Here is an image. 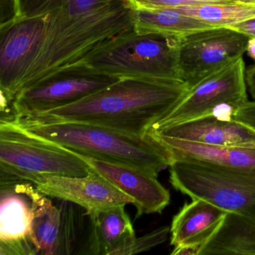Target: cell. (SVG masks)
Wrapping results in <instances>:
<instances>
[{"mask_svg": "<svg viewBox=\"0 0 255 255\" xmlns=\"http://www.w3.org/2000/svg\"><path fill=\"white\" fill-rule=\"evenodd\" d=\"M89 170L77 153L28 133L12 121H0V183L31 182L41 174L85 177Z\"/></svg>", "mask_w": 255, "mask_h": 255, "instance_id": "5b68a950", "label": "cell"}, {"mask_svg": "<svg viewBox=\"0 0 255 255\" xmlns=\"http://www.w3.org/2000/svg\"><path fill=\"white\" fill-rule=\"evenodd\" d=\"M120 79L83 65L67 68L20 90L11 103L8 119L38 116L67 107Z\"/></svg>", "mask_w": 255, "mask_h": 255, "instance_id": "ba28073f", "label": "cell"}, {"mask_svg": "<svg viewBox=\"0 0 255 255\" xmlns=\"http://www.w3.org/2000/svg\"><path fill=\"white\" fill-rule=\"evenodd\" d=\"M174 160L198 162L255 176V148L210 145L149 133Z\"/></svg>", "mask_w": 255, "mask_h": 255, "instance_id": "9a60e30c", "label": "cell"}, {"mask_svg": "<svg viewBox=\"0 0 255 255\" xmlns=\"http://www.w3.org/2000/svg\"><path fill=\"white\" fill-rule=\"evenodd\" d=\"M242 2H245V3L255 4V0H242Z\"/></svg>", "mask_w": 255, "mask_h": 255, "instance_id": "4dcf8cb0", "label": "cell"}, {"mask_svg": "<svg viewBox=\"0 0 255 255\" xmlns=\"http://www.w3.org/2000/svg\"><path fill=\"white\" fill-rule=\"evenodd\" d=\"M247 101L246 66L243 57H240L189 89L183 99L149 129L208 116L231 120Z\"/></svg>", "mask_w": 255, "mask_h": 255, "instance_id": "52a82bcc", "label": "cell"}, {"mask_svg": "<svg viewBox=\"0 0 255 255\" xmlns=\"http://www.w3.org/2000/svg\"><path fill=\"white\" fill-rule=\"evenodd\" d=\"M133 13L129 0H114L74 19L38 14L44 20V40L18 92L59 71L83 65L100 47L133 28Z\"/></svg>", "mask_w": 255, "mask_h": 255, "instance_id": "7a4b0ae2", "label": "cell"}, {"mask_svg": "<svg viewBox=\"0 0 255 255\" xmlns=\"http://www.w3.org/2000/svg\"><path fill=\"white\" fill-rule=\"evenodd\" d=\"M169 171L173 187L192 199L255 219V175L182 160L172 161Z\"/></svg>", "mask_w": 255, "mask_h": 255, "instance_id": "8992f818", "label": "cell"}, {"mask_svg": "<svg viewBox=\"0 0 255 255\" xmlns=\"http://www.w3.org/2000/svg\"><path fill=\"white\" fill-rule=\"evenodd\" d=\"M246 81L249 93L255 101V65L246 70Z\"/></svg>", "mask_w": 255, "mask_h": 255, "instance_id": "f1b7e54d", "label": "cell"}, {"mask_svg": "<svg viewBox=\"0 0 255 255\" xmlns=\"http://www.w3.org/2000/svg\"><path fill=\"white\" fill-rule=\"evenodd\" d=\"M125 206H116L86 214L89 216L86 238L79 255H119L135 237Z\"/></svg>", "mask_w": 255, "mask_h": 255, "instance_id": "2e32d148", "label": "cell"}, {"mask_svg": "<svg viewBox=\"0 0 255 255\" xmlns=\"http://www.w3.org/2000/svg\"><path fill=\"white\" fill-rule=\"evenodd\" d=\"M229 29L244 34L249 38H255V18L232 26Z\"/></svg>", "mask_w": 255, "mask_h": 255, "instance_id": "83f0119b", "label": "cell"}, {"mask_svg": "<svg viewBox=\"0 0 255 255\" xmlns=\"http://www.w3.org/2000/svg\"><path fill=\"white\" fill-rule=\"evenodd\" d=\"M134 9L138 8H176L210 3H230L228 0H129Z\"/></svg>", "mask_w": 255, "mask_h": 255, "instance_id": "d4e9b609", "label": "cell"}, {"mask_svg": "<svg viewBox=\"0 0 255 255\" xmlns=\"http://www.w3.org/2000/svg\"><path fill=\"white\" fill-rule=\"evenodd\" d=\"M47 197L70 201L86 210V214L116 206L133 204L134 200L89 167L85 177H65L41 174L31 180Z\"/></svg>", "mask_w": 255, "mask_h": 255, "instance_id": "8fae6325", "label": "cell"}, {"mask_svg": "<svg viewBox=\"0 0 255 255\" xmlns=\"http://www.w3.org/2000/svg\"><path fill=\"white\" fill-rule=\"evenodd\" d=\"M8 120L31 135L74 153L132 167L156 177L171 162L165 149L148 134L138 136L86 122L43 120L35 117Z\"/></svg>", "mask_w": 255, "mask_h": 255, "instance_id": "3957f363", "label": "cell"}, {"mask_svg": "<svg viewBox=\"0 0 255 255\" xmlns=\"http://www.w3.org/2000/svg\"><path fill=\"white\" fill-rule=\"evenodd\" d=\"M147 132L210 145L255 148V129L234 119L214 116L150 129Z\"/></svg>", "mask_w": 255, "mask_h": 255, "instance_id": "5bb4252c", "label": "cell"}, {"mask_svg": "<svg viewBox=\"0 0 255 255\" xmlns=\"http://www.w3.org/2000/svg\"><path fill=\"white\" fill-rule=\"evenodd\" d=\"M246 52L248 56L255 61V38H249L246 47Z\"/></svg>", "mask_w": 255, "mask_h": 255, "instance_id": "f546056e", "label": "cell"}, {"mask_svg": "<svg viewBox=\"0 0 255 255\" xmlns=\"http://www.w3.org/2000/svg\"><path fill=\"white\" fill-rule=\"evenodd\" d=\"M176 9L214 28H231L255 18V4L245 2L204 4Z\"/></svg>", "mask_w": 255, "mask_h": 255, "instance_id": "44dd1931", "label": "cell"}, {"mask_svg": "<svg viewBox=\"0 0 255 255\" xmlns=\"http://www.w3.org/2000/svg\"><path fill=\"white\" fill-rule=\"evenodd\" d=\"M77 154L90 168L134 200L137 210L135 219L144 214L161 213L169 204V192L156 176L132 167Z\"/></svg>", "mask_w": 255, "mask_h": 255, "instance_id": "4fadbf2b", "label": "cell"}, {"mask_svg": "<svg viewBox=\"0 0 255 255\" xmlns=\"http://www.w3.org/2000/svg\"><path fill=\"white\" fill-rule=\"evenodd\" d=\"M169 234V227L163 226L142 237H135L119 252V255H134L150 250L166 241Z\"/></svg>", "mask_w": 255, "mask_h": 255, "instance_id": "cb8c5ba5", "label": "cell"}, {"mask_svg": "<svg viewBox=\"0 0 255 255\" xmlns=\"http://www.w3.org/2000/svg\"><path fill=\"white\" fill-rule=\"evenodd\" d=\"M33 185L24 180L1 183V255H38L31 238Z\"/></svg>", "mask_w": 255, "mask_h": 255, "instance_id": "7c38bea8", "label": "cell"}, {"mask_svg": "<svg viewBox=\"0 0 255 255\" xmlns=\"http://www.w3.org/2000/svg\"><path fill=\"white\" fill-rule=\"evenodd\" d=\"M133 28L138 33L184 36L214 27L184 15L176 8H158L134 9Z\"/></svg>", "mask_w": 255, "mask_h": 255, "instance_id": "d6986e66", "label": "cell"}, {"mask_svg": "<svg viewBox=\"0 0 255 255\" xmlns=\"http://www.w3.org/2000/svg\"><path fill=\"white\" fill-rule=\"evenodd\" d=\"M181 37L138 33L132 28L100 47L83 65L120 78L182 81L179 69Z\"/></svg>", "mask_w": 255, "mask_h": 255, "instance_id": "277c9868", "label": "cell"}, {"mask_svg": "<svg viewBox=\"0 0 255 255\" xmlns=\"http://www.w3.org/2000/svg\"><path fill=\"white\" fill-rule=\"evenodd\" d=\"M19 19L17 0H0V27Z\"/></svg>", "mask_w": 255, "mask_h": 255, "instance_id": "484cf974", "label": "cell"}, {"mask_svg": "<svg viewBox=\"0 0 255 255\" xmlns=\"http://www.w3.org/2000/svg\"><path fill=\"white\" fill-rule=\"evenodd\" d=\"M189 90L183 81L122 77L78 102L28 117L86 122L145 136L150 127L171 111Z\"/></svg>", "mask_w": 255, "mask_h": 255, "instance_id": "6da1fadb", "label": "cell"}, {"mask_svg": "<svg viewBox=\"0 0 255 255\" xmlns=\"http://www.w3.org/2000/svg\"><path fill=\"white\" fill-rule=\"evenodd\" d=\"M60 201L59 207L62 216V228L57 255H71L75 250L79 237L83 231V219L86 213L84 215L80 213L83 207L74 203Z\"/></svg>", "mask_w": 255, "mask_h": 255, "instance_id": "7402d4cb", "label": "cell"}, {"mask_svg": "<svg viewBox=\"0 0 255 255\" xmlns=\"http://www.w3.org/2000/svg\"><path fill=\"white\" fill-rule=\"evenodd\" d=\"M33 216L31 225V238L38 255H57L62 228L59 207L53 205L47 195L36 187L32 192Z\"/></svg>", "mask_w": 255, "mask_h": 255, "instance_id": "ffe728a7", "label": "cell"}, {"mask_svg": "<svg viewBox=\"0 0 255 255\" xmlns=\"http://www.w3.org/2000/svg\"><path fill=\"white\" fill-rule=\"evenodd\" d=\"M226 213L204 200L192 199L186 203L173 218L170 227L171 246L195 247L200 252L217 231Z\"/></svg>", "mask_w": 255, "mask_h": 255, "instance_id": "e0dca14e", "label": "cell"}, {"mask_svg": "<svg viewBox=\"0 0 255 255\" xmlns=\"http://www.w3.org/2000/svg\"><path fill=\"white\" fill-rule=\"evenodd\" d=\"M255 255V219L227 213L198 255Z\"/></svg>", "mask_w": 255, "mask_h": 255, "instance_id": "ac0fdd59", "label": "cell"}, {"mask_svg": "<svg viewBox=\"0 0 255 255\" xmlns=\"http://www.w3.org/2000/svg\"><path fill=\"white\" fill-rule=\"evenodd\" d=\"M49 0H17L19 19L36 15Z\"/></svg>", "mask_w": 255, "mask_h": 255, "instance_id": "4316f807", "label": "cell"}, {"mask_svg": "<svg viewBox=\"0 0 255 255\" xmlns=\"http://www.w3.org/2000/svg\"><path fill=\"white\" fill-rule=\"evenodd\" d=\"M249 38L229 28L198 31L180 38V78L189 89L243 57Z\"/></svg>", "mask_w": 255, "mask_h": 255, "instance_id": "9c48e42d", "label": "cell"}, {"mask_svg": "<svg viewBox=\"0 0 255 255\" xmlns=\"http://www.w3.org/2000/svg\"><path fill=\"white\" fill-rule=\"evenodd\" d=\"M228 1L232 2H242V0H228Z\"/></svg>", "mask_w": 255, "mask_h": 255, "instance_id": "1f68e13d", "label": "cell"}, {"mask_svg": "<svg viewBox=\"0 0 255 255\" xmlns=\"http://www.w3.org/2000/svg\"><path fill=\"white\" fill-rule=\"evenodd\" d=\"M44 20L41 15L24 17L0 27L1 111L8 109L41 48Z\"/></svg>", "mask_w": 255, "mask_h": 255, "instance_id": "30bf717a", "label": "cell"}, {"mask_svg": "<svg viewBox=\"0 0 255 255\" xmlns=\"http://www.w3.org/2000/svg\"><path fill=\"white\" fill-rule=\"evenodd\" d=\"M113 1L114 0H49L38 14L48 13L62 18L74 19L99 9Z\"/></svg>", "mask_w": 255, "mask_h": 255, "instance_id": "603a6c76", "label": "cell"}]
</instances>
